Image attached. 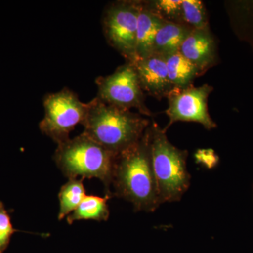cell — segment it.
I'll use <instances>...</instances> for the list:
<instances>
[{"label": "cell", "mask_w": 253, "mask_h": 253, "mask_svg": "<svg viewBox=\"0 0 253 253\" xmlns=\"http://www.w3.org/2000/svg\"><path fill=\"white\" fill-rule=\"evenodd\" d=\"M111 184L113 196L130 202L135 212H154L161 206L151 161L149 126L140 140L116 156Z\"/></svg>", "instance_id": "cell-1"}, {"label": "cell", "mask_w": 253, "mask_h": 253, "mask_svg": "<svg viewBox=\"0 0 253 253\" xmlns=\"http://www.w3.org/2000/svg\"><path fill=\"white\" fill-rule=\"evenodd\" d=\"M151 123L139 113L115 107L96 97L87 103L81 125L83 133L117 156L140 140Z\"/></svg>", "instance_id": "cell-2"}, {"label": "cell", "mask_w": 253, "mask_h": 253, "mask_svg": "<svg viewBox=\"0 0 253 253\" xmlns=\"http://www.w3.org/2000/svg\"><path fill=\"white\" fill-rule=\"evenodd\" d=\"M116 156L83 132L58 144L54 160L68 179H99L104 184L106 196L111 198L110 186Z\"/></svg>", "instance_id": "cell-3"}, {"label": "cell", "mask_w": 253, "mask_h": 253, "mask_svg": "<svg viewBox=\"0 0 253 253\" xmlns=\"http://www.w3.org/2000/svg\"><path fill=\"white\" fill-rule=\"evenodd\" d=\"M151 161L161 204L179 201L189 189L191 175L186 168L188 151L168 140L157 123L149 126Z\"/></svg>", "instance_id": "cell-4"}, {"label": "cell", "mask_w": 253, "mask_h": 253, "mask_svg": "<svg viewBox=\"0 0 253 253\" xmlns=\"http://www.w3.org/2000/svg\"><path fill=\"white\" fill-rule=\"evenodd\" d=\"M43 106L44 116L40 129L57 145L70 139V133L83 123L87 111V103L82 102L78 95L67 88L46 95Z\"/></svg>", "instance_id": "cell-5"}, {"label": "cell", "mask_w": 253, "mask_h": 253, "mask_svg": "<svg viewBox=\"0 0 253 253\" xmlns=\"http://www.w3.org/2000/svg\"><path fill=\"white\" fill-rule=\"evenodd\" d=\"M141 6V1L123 0L111 3L103 13L105 38L127 62L136 59V31Z\"/></svg>", "instance_id": "cell-6"}, {"label": "cell", "mask_w": 253, "mask_h": 253, "mask_svg": "<svg viewBox=\"0 0 253 253\" xmlns=\"http://www.w3.org/2000/svg\"><path fill=\"white\" fill-rule=\"evenodd\" d=\"M96 97L103 102L120 109H137L144 116L152 115L145 103L144 91L130 62L126 61L112 74L96 78Z\"/></svg>", "instance_id": "cell-7"}, {"label": "cell", "mask_w": 253, "mask_h": 253, "mask_svg": "<svg viewBox=\"0 0 253 253\" xmlns=\"http://www.w3.org/2000/svg\"><path fill=\"white\" fill-rule=\"evenodd\" d=\"M212 91V86L208 84L199 87L193 86L185 89H173L168 97L166 113L169 123L165 131L179 121L200 123L208 130L217 127L208 111V97Z\"/></svg>", "instance_id": "cell-8"}, {"label": "cell", "mask_w": 253, "mask_h": 253, "mask_svg": "<svg viewBox=\"0 0 253 253\" xmlns=\"http://www.w3.org/2000/svg\"><path fill=\"white\" fill-rule=\"evenodd\" d=\"M130 63L144 92L157 99L168 97L174 89L168 76L166 57L153 54Z\"/></svg>", "instance_id": "cell-9"}, {"label": "cell", "mask_w": 253, "mask_h": 253, "mask_svg": "<svg viewBox=\"0 0 253 253\" xmlns=\"http://www.w3.org/2000/svg\"><path fill=\"white\" fill-rule=\"evenodd\" d=\"M179 51L198 68L201 76L218 62L217 42L209 27L193 29Z\"/></svg>", "instance_id": "cell-10"}, {"label": "cell", "mask_w": 253, "mask_h": 253, "mask_svg": "<svg viewBox=\"0 0 253 253\" xmlns=\"http://www.w3.org/2000/svg\"><path fill=\"white\" fill-rule=\"evenodd\" d=\"M163 22L164 20L149 8L146 1H141L136 31V59L153 54L156 34Z\"/></svg>", "instance_id": "cell-11"}, {"label": "cell", "mask_w": 253, "mask_h": 253, "mask_svg": "<svg viewBox=\"0 0 253 253\" xmlns=\"http://www.w3.org/2000/svg\"><path fill=\"white\" fill-rule=\"evenodd\" d=\"M192 30L186 25L164 21L156 34L153 54L167 57L177 52Z\"/></svg>", "instance_id": "cell-12"}, {"label": "cell", "mask_w": 253, "mask_h": 253, "mask_svg": "<svg viewBox=\"0 0 253 253\" xmlns=\"http://www.w3.org/2000/svg\"><path fill=\"white\" fill-rule=\"evenodd\" d=\"M168 76L174 89L193 86L195 78L201 76L198 68L179 51L166 57Z\"/></svg>", "instance_id": "cell-13"}, {"label": "cell", "mask_w": 253, "mask_h": 253, "mask_svg": "<svg viewBox=\"0 0 253 253\" xmlns=\"http://www.w3.org/2000/svg\"><path fill=\"white\" fill-rule=\"evenodd\" d=\"M109 196L104 198L97 196H86L81 204L71 214L66 217L68 224H72L76 221H107L110 215L108 201Z\"/></svg>", "instance_id": "cell-14"}, {"label": "cell", "mask_w": 253, "mask_h": 253, "mask_svg": "<svg viewBox=\"0 0 253 253\" xmlns=\"http://www.w3.org/2000/svg\"><path fill=\"white\" fill-rule=\"evenodd\" d=\"M83 180V178L70 179L61 186L59 193V220H62L71 214L86 196Z\"/></svg>", "instance_id": "cell-15"}, {"label": "cell", "mask_w": 253, "mask_h": 253, "mask_svg": "<svg viewBox=\"0 0 253 253\" xmlns=\"http://www.w3.org/2000/svg\"><path fill=\"white\" fill-rule=\"evenodd\" d=\"M182 22L192 29L209 27L204 2L199 0H182Z\"/></svg>", "instance_id": "cell-16"}, {"label": "cell", "mask_w": 253, "mask_h": 253, "mask_svg": "<svg viewBox=\"0 0 253 253\" xmlns=\"http://www.w3.org/2000/svg\"><path fill=\"white\" fill-rule=\"evenodd\" d=\"M146 3L164 21L183 24L182 0H158Z\"/></svg>", "instance_id": "cell-17"}, {"label": "cell", "mask_w": 253, "mask_h": 253, "mask_svg": "<svg viewBox=\"0 0 253 253\" xmlns=\"http://www.w3.org/2000/svg\"><path fill=\"white\" fill-rule=\"evenodd\" d=\"M236 9L243 38L249 41L253 47V1L237 3Z\"/></svg>", "instance_id": "cell-18"}, {"label": "cell", "mask_w": 253, "mask_h": 253, "mask_svg": "<svg viewBox=\"0 0 253 253\" xmlns=\"http://www.w3.org/2000/svg\"><path fill=\"white\" fill-rule=\"evenodd\" d=\"M17 230L11 223V217L4 204L0 201V253H4L11 241V236Z\"/></svg>", "instance_id": "cell-19"}, {"label": "cell", "mask_w": 253, "mask_h": 253, "mask_svg": "<svg viewBox=\"0 0 253 253\" xmlns=\"http://www.w3.org/2000/svg\"><path fill=\"white\" fill-rule=\"evenodd\" d=\"M195 157L198 162L202 163L209 168L214 167L219 161V158L212 149L199 150L195 154Z\"/></svg>", "instance_id": "cell-20"}]
</instances>
